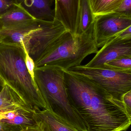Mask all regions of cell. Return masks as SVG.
<instances>
[{
	"label": "cell",
	"mask_w": 131,
	"mask_h": 131,
	"mask_svg": "<svg viewBox=\"0 0 131 131\" xmlns=\"http://www.w3.org/2000/svg\"><path fill=\"white\" fill-rule=\"evenodd\" d=\"M21 131H41V122L40 124L38 126L27 128Z\"/></svg>",
	"instance_id": "24"
},
{
	"label": "cell",
	"mask_w": 131,
	"mask_h": 131,
	"mask_svg": "<svg viewBox=\"0 0 131 131\" xmlns=\"http://www.w3.org/2000/svg\"><path fill=\"white\" fill-rule=\"evenodd\" d=\"M131 25V18L116 12L95 16L94 27L98 48Z\"/></svg>",
	"instance_id": "6"
},
{
	"label": "cell",
	"mask_w": 131,
	"mask_h": 131,
	"mask_svg": "<svg viewBox=\"0 0 131 131\" xmlns=\"http://www.w3.org/2000/svg\"><path fill=\"white\" fill-rule=\"evenodd\" d=\"M124 0H89L95 17L115 12Z\"/></svg>",
	"instance_id": "16"
},
{
	"label": "cell",
	"mask_w": 131,
	"mask_h": 131,
	"mask_svg": "<svg viewBox=\"0 0 131 131\" xmlns=\"http://www.w3.org/2000/svg\"><path fill=\"white\" fill-rule=\"evenodd\" d=\"M2 29H3V27H2V25L1 21H0V43H1V32Z\"/></svg>",
	"instance_id": "27"
},
{
	"label": "cell",
	"mask_w": 131,
	"mask_h": 131,
	"mask_svg": "<svg viewBox=\"0 0 131 131\" xmlns=\"http://www.w3.org/2000/svg\"><path fill=\"white\" fill-rule=\"evenodd\" d=\"M38 121L47 125L51 131H81L62 119L52 110L36 111Z\"/></svg>",
	"instance_id": "12"
},
{
	"label": "cell",
	"mask_w": 131,
	"mask_h": 131,
	"mask_svg": "<svg viewBox=\"0 0 131 131\" xmlns=\"http://www.w3.org/2000/svg\"><path fill=\"white\" fill-rule=\"evenodd\" d=\"M127 114L131 119V90L125 93L122 99Z\"/></svg>",
	"instance_id": "21"
},
{
	"label": "cell",
	"mask_w": 131,
	"mask_h": 131,
	"mask_svg": "<svg viewBox=\"0 0 131 131\" xmlns=\"http://www.w3.org/2000/svg\"><path fill=\"white\" fill-rule=\"evenodd\" d=\"M34 19L35 18L19 5L0 16L3 29L19 26Z\"/></svg>",
	"instance_id": "14"
},
{
	"label": "cell",
	"mask_w": 131,
	"mask_h": 131,
	"mask_svg": "<svg viewBox=\"0 0 131 131\" xmlns=\"http://www.w3.org/2000/svg\"><path fill=\"white\" fill-rule=\"evenodd\" d=\"M115 12L131 18V0H124L120 7Z\"/></svg>",
	"instance_id": "19"
},
{
	"label": "cell",
	"mask_w": 131,
	"mask_h": 131,
	"mask_svg": "<svg viewBox=\"0 0 131 131\" xmlns=\"http://www.w3.org/2000/svg\"><path fill=\"white\" fill-rule=\"evenodd\" d=\"M17 2L35 19L47 21L55 20V0H17Z\"/></svg>",
	"instance_id": "9"
},
{
	"label": "cell",
	"mask_w": 131,
	"mask_h": 131,
	"mask_svg": "<svg viewBox=\"0 0 131 131\" xmlns=\"http://www.w3.org/2000/svg\"><path fill=\"white\" fill-rule=\"evenodd\" d=\"M101 68L121 71H131V56H124L109 61Z\"/></svg>",
	"instance_id": "17"
},
{
	"label": "cell",
	"mask_w": 131,
	"mask_h": 131,
	"mask_svg": "<svg viewBox=\"0 0 131 131\" xmlns=\"http://www.w3.org/2000/svg\"><path fill=\"white\" fill-rule=\"evenodd\" d=\"M127 56H131V40L117 41L109 40L84 66L89 68H102L109 61Z\"/></svg>",
	"instance_id": "7"
},
{
	"label": "cell",
	"mask_w": 131,
	"mask_h": 131,
	"mask_svg": "<svg viewBox=\"0 0 131 131\" xmlns=\"http://www.w3.org/2000/svg\"><path fill=\"white\" fill-rule=\"evenodd\" d=\"M66 87L70 103L84 121L89 131H123L131 119L122 102L84 77L66 71Z\"/></svg>",
	"instance_id": "1"
},
{
	"label": "cell",
	"mask_w": 131,
	"mask_h": 131,
	"mask_svg": "<svg viewBox=\"0 0 131 131\" xmlns=\"http://www.w3.org/2000/svg\"><path fill=\"white\" fill-rule=\"evenodd\" d=\"M27 108H30L15 91L5 84L0 91V113Z\"/></svg>",
	"instance_id": "11"
},
{
	"label": "cell",
	"mask_w": 131,
	"mask_h": 131,
	"mask_svg": "<svg viewBox=\"0 0 131 131\" xmlns=\"http://www.w3.org/2000/svg\"><path fill=\"white\" fill-rule=\"evenodd\" d=\"M22 46L0 43V76L28 106L36 111L50 110L25 64Z\"/></svg>",
	"instance_id": "2"
},
{
	"label": "cell",
	"mask_w": 131,
	"mask_h": 131,
	"mask_svg": "<svg viewBox=\"0 0 131 131\" xmlns=\"http://www.w3.org/2000/svg\"><path fill=\"white\" fill-rule=\"evenodd\" d=\"M66 71L87 79L112 97L121 101L122 96L131 90V71L89 68L81 65Z\"/></svg>",
	"instance_id": "5"
},
{
	"label": "cell",
	"mask_w": 131,
	"mask_h": 131,
	"mask_svg": "<svg viewBox=\"0 0 131 131\" xmlns=\"http://www.w3.org/2000/svg\"><path fill=\"white\" fill-rule=\"evenodd\" d=\"M18 5L17 0H0V16Z\"/></svg>",
	"instance_id": "18"
},
{
	"label": "cell",
	"mask_w": 131,
	"mask_h": 131,
	"mask_svg": "<svg viewBox=\"0 0 131 131\" xmlns=\"http://www.w3.org/2000/svg\"><path fill=\"white\" fill-rule=\"evenodd\" d=\"M36 20L34 19L21 25L3 29L1 33V43L22 46L23 38L33 27Z\"/></svg>",
	"instance_id": "13"
},
{
	"label": "cell",
	"mask_w": 131,
	"mask_h": 131,
	"mask_svg": "<svg viewBox=\"0 0 131 131\" xmlns=\"http://www.w3.org/2000/svg\"><path fill=\"white\" fill-rule=\"evenodd\" d=\"M24 129L0 122V131H21Z\"/></svg>",
	"instance_id": "23"
},
{
	"label": "cell",
	"mask_w": 131,
	"mask_h": 131,
	"mask_svg": "<svg viewBox=\"0 0 131 131\" xmlns=\"http://www.w3.org/2000/svg\"><path fill=\"white\" fill-rule=\"evenodd\" d=\"M65 71L59 68H35V81L50 109L81 131H89L80 114L69 99L65 82Z\"/></svg>",
	"instance_id": "3"
},
{
	"label": "cell",
	"mask_w": 131,
	"mask_h": 131,
	"mask_svg": "<svg viewBox=\"0 0 131 131\" xmlns=\"http://www.w3.org/2000/svg\"><path fill=\"white\" fill-rule=\"evenodd\" d=\"M2 89H0V91L2 90Z\"/></svg>",
	"instance_id": "28"
},
{
	"label": "cell",
	"mask_w": 131,
	"mask_h": 131,
	"mask_svg": "<svg viewBox=\"0 0 131 131\" xmlns=\"http://www.w3.org/2000/svg\"><path fill=\"white\" fill-rule=\"evenodd\" d=\"M94 24L87 31L74 36L68 31L35 63L36 68L57 67L66 71L81 65L87 57L99 51Z\"/></svg>",
	"instance_id": "4"
},
{
	"label": "cell",
	"mask_w": 131,
	"mask_h": 131,
	"mask_svg": "<svg viewBox=\"0 0 131 131\" xmlns=\"http://www.w3.org/2000/svg\"><path fill=\"white\" fill-rule=\"evenodd\" d=\"M5 84L4 82L3 79H2V78H1V76H0V89H2Z\"/></svg>",
	"instance_id": "26"
},
{
	"label": "cell",
	"mask_w": 131,
	"mask_h": 131,
	"mask_svg": "<svg viewBox=\"0 0 131 131\" xmlns=\"http://www.w3.org/2000/svg\"><path fill=\"white\" fill-rule=\"evenodd\" d=\"M40 122L41 124V131H51L47 124L44 122Z\"/></svg>",
	"instance_id": "25"
},
{
	"label": "cell",
	"mask_w": 131,
	"mask_h": 131,
	"mask_svg": "<svg viewBox=\"0 0 131 131\" xmlns=\"http://www.w3.org/2000/svg\"><path fill=\"white\" fill-rule=\"evenodd\" d=\"M25 52H26V56H25V61L26 67L32 78L35 82L34 78L35 71L36 68L35 63L34 60L28 55V53L26 50H25Z\"/></svg>",
	"instance_id": "22"
},
{
	"label": "cell",
	"mask_w": 131,
	"mask_h": 131,
	"mask_svg": "<svg viewBox=\"0 0 131 131\" xmlns=\"http://www.w3.org/2000/svg\"><path fill=\"white\" fill-rule=\"evenodd\" d=\"M131 40V25L125 30L112 38L110 40L112 41H120Z\"/></svg>",
	"instance_id": "20"
},
{
	"label": "cell",
	"mask_w": 131,
	"mask_h": 131,
	"mask_svg": "<svg viewBox=\"0 0 131 131\" xmlns=\"http://www.w3.org/2000/svg\"><path fill=\"white\" fill-rule=\"evenodd\" d=\"M95 18L89 0H80L79 23L77 35L82 34L93 26Z\"/></svg>",
	"instance_id": "15"
},
{
	"label": "cell",
	"mask_w": 131,
	"mask_h": 131,
	"mask_svg": "<svg viewBox=\"0 0 131 131\" xmlns=\"http://www.w3.org/2000/svg\"><path fill=\"white\" fill-rule=\"evenodd\" d=\"M80 0H55V20L73 36L77 35Z\"/></svg>",
	"instance_id": "8"
},
{
	"label": "cell",
	"mask_w": 131,
	"mask_h": 131,
	"mask_svg": "<svg viewBox=\"0 0 131 131\" xmlns=\"http://www.w3.org/2000/svg\"><path fill=\"white\" fill-rule=\"evenodd\" d=\"M0 122L23 129L38 126L40 124L36 111L30 108L1 113Z\"/></svg>",
	"instance_id": "10"
}]
</instances>
